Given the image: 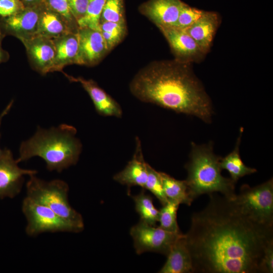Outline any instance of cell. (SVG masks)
<instances>
[{"instance_id":"cell-1","label":"cell","mask_w":273,"mask_h":273,"mask_svg":"<svg viewBox=\"0 0 273 273\" xmlns=\"http://www.w3.org/2000/svg\"><path fill=\"white\" fill-rule=\"evenodd\" d=\"M209 197L207 206L192 214L185 234L193 272L261 273L273 227L252 221L232 200L215 193Z\"/></svg>"},{"instance_id":"cell-2","label":"cell","mask_w":273,"mask_h":273,"mask_svg":"<svg viewBox=\"0 0 273 273\" xmlns=\"http://www.w3.org/2000/svg\"><path fill=\"white\" fill-rule=\"evenodd\" d=\"M140 101L210 122L212 102L192 69L176 59L155 61L141 69L129 84Z\"/></svg>"},{"instance_id":"cell-3","label":"cell","mask_w":273,"mask_h":273,"mask_svg":"<svg viewBox=\"0 0 273 273\" xmlns=\"http://www.w3.org/2000/svg\"><path fill=\"white\" fill-rule=\"evenodd\" d=\"M76 133L75 127L67 124L49 129L38 126L34 134L21 143L16 160L19 163L38 156L48 170L61 172L79 160L82 146Z\"/></svg>"},{"instance_id":"cell-4","label":"cell","mask_w":273,"mask_h":273,"mask_svg":"<svg viewBox=\"0 0 273 273\" xmlns=\"http://www.w3.org/2000/svg\"><path fill=\"white\" fill-rule=\"evenodd\" d=\"M221 157L215 154L212 144H192L190 160L185 168L188 176L185 180L191 199L219 192L230 200L235 197L236 183L221 174Z\"/></svg>"},{"instance_id":"cell-5","label":"cell","mask_w":273,"mask_h":273,"mask_svg":"<svg viewBox=\"0 0 273 273\" xmlns=\"http://www.w3.org/2000/svg\"><path fill=\"white\" fill-rule=\"evenodd\" d=\"M26 185V196L47 206L62 217L83 228L81 215L70 204L68 184L61 179L46 181L31 175Z\"/></svg>"},{"instance_id":"cell-6","label":"cell","mask_w":273,"mask_h":273,"mask_svg":"<svg viewBox=\"0 0 273 273\" xmlns=\"http://www.w3.org/2000/svg\"><path fill=\"white\" fill-rule=\"evenodd\" d=\"M240 211L252 221L273 227V179L251 187L243 185L232 200Z\"/></svg>"},{"instance_id":"cell-7","label":"cell","mask_w":273,"mask_h":273,"mask_svg":"<svg viewBox=\"0 0 273 273\" xmlns=\"http://www.w3.org/2000/svg\"><path fill=\"white\" fill-rule=\"evenodd\" d=\"M21 207L27 221L25 233L30 237H35L44 233H76L84 229L27 196L23 200Z\"/></svg>"},{"instance_id":"cell-8","label":"cell","mask_w":273,"mask_h":273,"mask_svg":"<svg viewBox=\"0 0 273 273\" xmlns=\"http://www.w3.org/2000/svg\"><path fill=\"white\" fill-rule=\"evenodd\" d=\"M182 234L170 233L141 221L130 230L138 254L153 252L167 256L174 242Z\"/></svg>"},{"instance_id":"cell-9","label":"cell","mask_w":273,"mask_h":273,"mask_svg":"<svg viewBox=\"0 0 273 273\" xmlns=\"http://www.w3.org/2000/svg\"><path fill=\"white\" fill-rule=\"evenodd\" d=\"M11 150L5 149L0 157V198H13L22 190L25 175L36 174L35 170L20 168Z\"/></svg>"},{"instance_id":"cell-10","label":"cell","mask_w":273,"mask_h":273,"mask_svg":"<svg viewBox=\"0 0 273 273\" xmlns=\"http://www.w3.org/2000/svg\"><path fill=\"white\" fill-rule=\"evenodd\" d=\"M41 3L26 7L19 13L9 17L0 16V31L6 36L12 35L20 41L36 35Z\"/></svg>"},{"instance_id":"cell-11","label":"cell","mask_w":273,"mask_h":273,"mask_svg":"<svg viewBox=\"0 0 273 273\" xmlns=\"http://www.w3.org/2000/svg\"><path fill=\"white\" fill-rule=\"evenodd\" d=\"M158 28L167 40L175 59L192 64L202 61L206 55L185 30L175 26Z\"/></svg>"},{"instance_id":"cell-12","label":"cell","mask_w":273,"mask_h":273,"mask_svg":"<svg viewBox=\"0 0 273 273\" xmlns=\"http://www.w3.org/2000/svg\"><path fill=\"white\" fill-rule=\"evenodd\" d=\"M78 51L76 64L93 66L109 51L100 31L78 28Z\"/></svg>"},{"instance_id":"cell-13","label":"cell","mask_w":273,"mask_h":273,"mask_svg":"<svg viewBox=\"0 0 273 273\" xmlns=\"http://www.w3.org/2000/svg\"><path fill=\"white\" fill-rule=\"evenodd\" d=\"M21 41L33 69L41 75L51 72L55 56L53 39L36 34Z\"/></svg>"},{"instance_id":"cell-14","label":"cell","mask_w":273,"mask_h":273,"mask_svg":"<svg viewBox=\"0 0 273 273\" xmlns=\"http://www.w3.org/2000/svg\"><path fill=\"white\" fill-rule=\"evenodd\" d=\"M184 4L181 0H149L139 10L158 28L175 26Z\"/></svg>"},{"instance_id":"cell-15","label":"cell","mask_w":273,"mask_h":273,"mask_svg":"<svg viewBox=\"0 0 273 273\" xmlns=\"http://www.w3.org/2000/svg\"><path fill=\"white\" fill-rule=\"evenodd\" d=\"M65 75L70 81L80 83L89 96L97 112L100 115L118 118L122 116V110L120 105L93 80Z\"/></svg>"},{"instance_id":"cell-16","label":"cell","mask_w":273,"mask_h":273,"mask_svg":"<svg viewBox=\"0 0 273 273\" xmlns=\"http://www.w3.org/2000/svg\"><path fill=\"white\" fill-rule=\"evenodd\" d=\"M220 22V17L217 13L203 11L201 16L185 30L207 54L210 50Z\"/></svg>"},{"instance_id":"cell-17","label":"cell","mask_w":273,"mask_h":273,"mask_svg":"<svg viewBox=\"0 0 273 273\" xmlns=\"http://www.w3.org/2000/svg\"><path fill=\"white\" fill-rule=\"evenodd\" d=\"M134 153L125 168L115 174L113 179L127 187L139 186L144 189L148 176L147 164L144 159L141 142L136 138Z\"/></svg>"},{"instance_id":"cell-18","label":"cell","mask_w":273,"mask_h":273,"mask_svg":"<svg viewBox=\"0 0 273 273\" xmlns=\"http://www.w3.org/2000/svg\"><path fill=\"white\" fill-rule=\"evenodd\" d=\"M77 32L63 16L52 10L44 2L41 3L37 34L54 39Z\"/></svg>"},{"instance_id":"cell-19","label":"cell","mask_w":273,"mask_h":273,"mask_svg":"<svg viewBox=\"0 0 273 273\" xmlns=\"http://www.w3.org/2000/svg\"><path fill=\"white\" fill-rule=\"evenodd\" d=\"M166 256L167 260L159 272H193L192 259L185 234H183L176 240Z\"/></svg>"},{"instance_id":"cell-20","label":"cell","mask_w":273,"mask_h":273,"mask_svg":"<svg viewBox=\"0 0 273 273\" xmlns=\"http://www.w3.org/2000/svg\"><path fill=\"white\" fill-rule=\"evenodd\" d=\"M55 56L51 72L62 71L67 65L76 64L78 51L77 32H71L53 39Z\"/></svg>"},{"instance_id":"cell-21","label":"cell","mask_w":273,"mask_h":273,"mask_svg":"<svg viewBox=\"0 0 273 273\" xmlns=\"http://www.w3.org/2000/svg\"><path fill=\"white\" fill-rule=\"evenodd\" d=\"M243 132V128H241L236 146L234 150L220 161L221 170H227L230 178L236 183L241 177L254 173L257 171L255 168L247 166L242 160L239 152L241 139Z\"/></svg>"},{"instance_id":"cell-22","label":"cell","mask_w":273,"mask_h":273,"mask_svg":"<svg viewBox=\"0 0 273 273\" xmlns=\"http://www.w3.org/2000/svg\"><path fill=\"white\" fill-rule=\"evenodd\" d=\"M164 193L168 201L191 206V199L186 180H177L169 175L160 172Z\"/></svg>"},{"instance_id":"cell-23","label":"cell","mask_w":273,"mask_h":273,"mask_svg":"<svg viewBox=\"0 0 273 273\" xmlns=\"http://www.w3.org/2000/svg\"><path fill=\"white\" fill-rule=\"evenodd\" d=\"M135 209L140 217V221L155 226L158 221L159 210L155 207L152 198L142 192L132 197Z\"/></svg>"},{"instance_id":"cell-24","label":"cell","mask_w":273,"mask_h":273,"mask_svg":"<svg viewBox=\"0 0 273 273\" xmlns=\"http://www.w3.org/2000/svg\"><path fill=\"white\" fill-rule=\"evenodd\" d=\"M179 206V204L171 201H168L165 205H162L159 213V227L170 233H181L177 221Z\"/></svg>"},{"instance_id":"cell-25","label":"cell","mask_w":273,"mask_h":273,"mask_svg":"<svg viewBox=\"0 0 273 273\" xmlns=\"http://www.w3.org/2000/svg\"><path fill=\"white\" fill-rule=\"evenodd\" d=\"M107 0H88L84 16L77 24L78 28L87 27L100 31V17Z\"/></svg>"},{"instance_id":"cell-26","label":"cell","mask_w":273,"mask_h":273,"mask_svg":"<svg viewBox=\"0 0 273 273\" xmlns=\"http://www.w3.org/2000/svg\"><path fill=\"white\" fill-rule=\"evenodd\" d=\"M103 22L125 23L124 0H107L100 17Z\"/></svg>"},{"instance_id":"cell-27","label":"cell","mask_w":273,"mask_h":273,"mask_svg":"<svg viewBox=\"0 0 273 273\" xmlns=\"http://www.w3.org/2000/svg\"><path fill=\"white\" fill-rule=\"evenodd\" d=\"M148 176L144 189L149 191L159 201L162 205H165L168 200L164 193L160 172L157 171L147 164Z\"/></svg>"},{"instance_id":"cell-28","label":"cell","mask_w":273,"mask_h":273,"mask_svg":"<svg viewBox=\"0 0 273 273\" xmlns=\"http://www.w3.org/2000/svg\"><path fill=\"white\" fill-rule=\"evenodd\" d=\"M203 11L184 3L175 26L183 30L187 29L201 16Z\"/></svg>"},{"instance_id":"cell-29","label":"cell","mask_w":273,"mask_h":273,"mask_svg":"<svg viewBox=\"0 0 273 273\" xmlns=\"http://www.w3.org/2000/svg\"><path fill=\"white\" fill-rule=\"evenodd\" d=\"M44 2L52 10L63 16L75 29L78 30L77 23L71 13L68 0H44Z\"/></svg>"},{"instance_id":"cell-30","label":"cell","mask_w":273,"mask_h":273,"mask_svg":"<svg viewBox=\"0 0 273 273\" xmlns=\"http://www.w3.org/2000/svg\"><path fill=\"white\" fill-rule=\"evenodd\" d=\"M25 8L21 0H0V16L7 17L15 15Z\"/></svg>"},{"instance_id":"cell-31","label":"cell","mask_w":273,"mask_h":273,"mask_svg":"<svg viewBox=\"0 0 273 273\" xmlns=\"http://www.w3.org/2000/svg\"><path fill=\"white\" fill-rule=\"evenodd\" d=\"M100 31L106 32L121 40L126 32L125 23L103 22L100 23Z\"/></svg>"},{"instance_id":"cell-32","label":"cell","mask_w":273,"mask_h":273,"mask_svg":"<svg viewBox=\"0 0 273 273\" xmlns=\"http://www.w3.org/2000/svg\"><path fill=\"white\" fill-rule=\"evenodd\" d=\"M71 13L77 23L85 15L88 0H68Z\"/></svg>"},{"instance_id":"cell-33","label":"cell","mask_w":273,"mask_h":273,"mask_svg":"<svg viewBox=\"0 0 273 273\" xmlns=\"http://www.w3.org/2000/svg\"><path fill=\"white\" fill-rule=\"evenodd\" d=\"M261 273L273 272V242L265 248L261 263Z\"/></svg>"},{"instance_id":"cell-34","label":"cell","mask_w":273,"mask_h":273,"mask_svg":"<svg viewBox=\"0 0 273 273\" xmlns=\"http://www.w3.org/2000/svg\"><path fill=\"white\" fill-rule=\"evenodd\" d=\"M5 36L0 31V64L6 62L10 58L9 53L2 47V41Z\"/></svg>"},{"instance_id":"cell-35","label":"cell","mask_w":273,"mask_h":273,"mask_svg":"<svg viewBox=\"0 0 273 273\" xmlns=\"http://www.w3.org/2000/svg\"><path fill=\"white\" fill-rule=\"evenodd\" d=\"M13 101L12 100L8 105V106L4 110V111L1 113V114L0 115V128H1V123H2V119H3V117H4V116H5L8 113V112L10 111V110L11 109V108L12 107V106L13 105ZM1 132H0V139H1ZM2 152H3V150H1V148H0V157H1V155L2 154Z\"/></svg>"},{"instance_id":"cell-36","label":"cell","mask_w":273,"mask_h":273,"mask_svg":"<svg viewBox=\"0 0 273 273\" xmlns=\"http://www.w3.org/2000/svg\"><path fill=\"white\" fill-rule=\"evenodd\" d=\"M25 7L33 6L40 4L44 0H21Z\"/></svg>"}]
</instances>
